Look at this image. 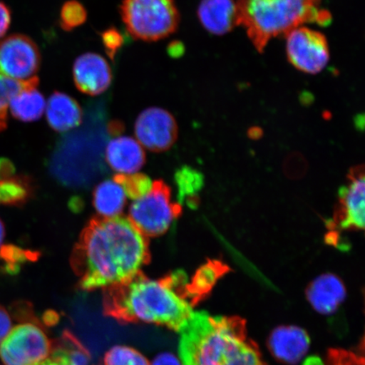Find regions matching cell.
<instances>
[{
    "instance_id": "484cf974",
    "label": "cell",
    "mask_w": 365,
    "mask_h": 365,
    "mask_svg": "<svg viewBox=\"0 0 365 365\" xmlns=\"http://www.w3.org/2000/svg\"><path fill=\"white\" fill-rule=\"evenodd\" d=\"M88 18V12L77 0H70L63 4L61 11L62 29L70 31L83 25Z\"/></svg>"
},
{
    "instance_id": "8fae6325",
    "label": "cell",
    "mask_w": 365,
    "mask_h": 365,
    "mask_svg": "<svg viewBox=\"0 0 365 365\" xmlns=\"http://www.w3.org/2000/svg\"><path fill=\"white\" fill-rule=\"evenodd\" d=\"M137 139L145 148L161 153L170 149L178 137V125L170 113L150 108L141 113L135 126Z\"/></svg>"
},
{
    "instance_id": "e0dca14e",
    "label": "cell",
    "mask_w": 365,
    "mask_h": 365,
    "mask_svg": "<svg viewBox=\"0 0 365 365\" xmlns=\"http://www.w3.org/2000/svg\"><path fill=\"white\" fill-rule=\"evenodd\" d=\"M46 115L48 125L54 130L66 132L79 126L82 121V110L78 103L66 93H53L49 98Z\"/></svg>"
},
{
    "instance_id": "5bb4252c",
    "label": "cell",
    "mask_w": 365,
    "mask_h": 365,
    "mask_svg": "<svg viewBox=\"0 0 365 365\" xmlns=\"http://www.w3.org/2000/svg\"><path fill=\"white\" fill-rule=\"evenodd\" d=\"M312 307L322 314H331L339 309L346 298V289L339 277L327 273L318 277L307 289Z\"/></svg>"
},
{
    "instance_id": "83f0119b",
    "label": "cell",
    "mask_w": 365,
    "mask_h": 365,
    "mask_svg": "<svg viewBox=\"0 0 365 365\" xmlns=\"http://www.w3.org/2000/svg\"><path fill=\"white\" fill-rule=\"evenodd\" d=\"M101 38L105 51H106L108 56L112 61H114L117 53L125 43L124 36L116 27H109V29L103 31Z\"/></svg>"
},
{
    "instance_id": "7402d4cb",
    "label": "cell",
    "mask_w": 365,
    "mask_h": 365,
    "mask_svg": "<svg viewBox=\"0 0 365 365\" xmlns=\"http://www.w3.org/2000/svg\"><path fill=\"white\" fill-rule=\"evenodd\" d=\"M175 182L181 202L186 200L190 207L199 203L198 192L203 187V175L192 168L184 166L176 172Z\"/></svg>"
},
{
    "instance_id": "d6a6232c",
    "label": "cell",
    "mask_w": 365,
    "mask_h": 365,
    "mask_svg": "<svg viewBox=\"0 0 365 365\" xmlns=\"http://www.w3.org/2000/svg\"><path fill=\"white\" fill-rule=\"evenodd\" d=\"M168 52L173 58L179 57L182 53V46L180 43H172L168 46Z\"/></svg>"
},
{
    "instance_id": "cb8c5ba5",
    "label": "cell",
    "mask_w": 365,
    "mask_h": 365,
    "mask_svg": "<svg viewBox=\"0 0 365 365\" xmlns=\"http://www.w3.org/2000/svg\"><path fill=\"white\" fill-rule=\"evenodd\" d=\"M113 180L120 185L128 197L137 200L148 194L152 189L153 182L150 178L141 173H131V175H117Z\"/></svg>"
},
{
    "instance_id": "9c48e42d",
    "label": "cell",
    "mask_w": 365,
    "mask_h": 365,
    "mask_svg": "<svg viewBox=\"0 0 365 365\" xmlns=\"http://www.w3.org/2000/svg\"><path fill=\"white\" fill-rule=\"evenodd\" d=\"M364 167L351 168L349 182L340 188L339 202L332 220L328 222L330 231H363L364 230Z\"/></svg>"
},
{
    "instance_id": "4dcf8cb0",
    "label": "cell",
    "mask_w": 365,
    "mask_h": 365,
    "mask_svg": "<svg viewBox=\"0 0 365 365\" xmlns=\"http://www.w3.org/2000/svg\"><path fill=\"white\" fill-rule=\"evenodd\" d=\"M11 22V13L6 4L0 2V38L6 34L10 29Z\"/></svg>"
},
{
    "instance_id": "f1b7e54d",
    "label": "cell",
    "mask_w": 365,
    "mask_h": 365,
    "mask_svg": "<svg viewBox=\"0 0 365 365\" xmlns=\"http://www.w3.org/2000/svg\"><path fill=\"white\" fill-rule=\"evenodd\" d=\"M294 166V168L286 172L287 175L298 179V178L301 177L298 170L302 173L303 175H304L305 171H307V162H305L304 158L301 156V155H293V156L287 158L285 163V168Z\"/></svg>"
},
{
    "instance_id": "52a82bcc",
    "label": "cell",
    "mask_w": 365,
    "mask_h": 365,
    "mask_svg": "<svg viewBox=\"0 0 365 365\" xmlns=\"http://www.w3.org/2000/svg\"><path fill=\"white\" fill-rule=\"evenodd\" d=\"M53 344L42 328L20 324L0 344V359L6 365H38L49 357Z\"/></svg>"
},
{
    "instance_id": "1f68e13d",
    "label": "cell",
    "mask_w": 365,
    "mask_h": 365,
    "mask_svg": "<svg viewBox=\"0 0 365 365\" xmlns=\"http://www.w3.org/2000/svg\"><path fill=\"white\" fill-rule=\"evenodd\" d=\"M150 365H182L180 360L170 353H163L154 359Z\"/></svg>"
},
{
    "instance_id": "2e32d148",
    "label": "cell",
    "mask_w": 365,
    "mask_h": 365,
    "mask_svg": "<svg viewBox=\"0 0 365 365\" xmlns=\"http://www.w3.org/2000/svg\"><path fill=\"white\" fill-rule=\"evenodd\" d=\"M106 160L113 170L123 175H131L144 165L145 155L138 141L131 137L121 136L108 143Z\"/></svg>"
},
{
    "instance_id": "8992f818",
    "label": "cell",
    "mask_w": 365,
    "mask_h": 365,
    "mask_svg": "<svg viewBox=\"0 0 365 365\" xmlns=\"http://www.w3.org/2000/svg\"><path fill=\"white\" fill-rule=\"evenodd\" d=\"M171 196V189L165 182H153L149 192L130 205L128 218L132 225L147 238L165 234L182 214L181 205L173 202Z\"/></svg>"
},
{
    "instance_id": "4316f807",
    "label": "cell",
    "mask_w": 365,
    "mask_h": 365,
    "mask_svg": "<svg viewBox=\"0 0 365 365\" xmlns=\"http://www.w3.org/2000/svg\"><path fill=\"white\" fill-rule=\"evenodd\" d=\"M324 365H364V358L359 353L340 349H332L328 352Z\"/></svg>"
},
{
    "instance_id": "7c38bea8",
    "label": "cell",
    "mask_w": 365,
    "mask_h": 365,
    "mask_svg": "<svg viewBox=\"0 0 365 365\" xmlns=\"http://www.w3.org/2000/svg\"><path fill=\"white\" fill-rule=\"evenodd\" d=\"M73 77L77 89L91 96L104 93L113 80L111 68L106 59L94 53L82 54L76 59Z\"/></svg>"
},
{
    "instance_id": "7a4b0ae2",
    "label": "cell",
    "mask_w": 365,
    "mask_h": 365,
    "mask_svg": "<svg viewBox=\"0 0 365 365\" xmlns=\"http://www.w3.org/2000/svg\"><path fill=\"white\" fill-rule=\"evenodd\" d=\"M182 271L150 279L140 271L130 279L103 289L104 316L118 322L147 323L180 332L193 314Z\"/></svg>"
},
{
    "instance_id": "5b68a950",
    "label": "cell",
    "mask_w": 365,
    "mask_h": 365,
    "mask_svg": "<svg viewBox=\"0 0 365 365\" xmlns=\"http://www.w3.org/2000/svg\"><path fill=\"white\" fill-rule=\"evenodd\" d=\"M120 13L129 34L145 42L175 33L180 20L175 0H123Z\"/></svg>"
},
{
    "instance_id": "ffe728a7",
    "label": "cell",
    "mask_w": 365,
    "mask_h": 365,
    "mask_svg": "<svg viewBox=\"0 0 365 365\" xmlns=\"http://www.w3.org/2000/svg\"><path fill=\"white\" fill-rule=\"evenodd\" d=\"M11 113L23 122H33L42 117L46 108L45 99L36 88L21 91L11 99Z\"/></svg>"
},
{
    "instance_id": "3957f363",
    "label": "cell",
    "mask_w": 365,
    "mask_h": 365,
    "mask_svg": "<svg viewBox=\"0 0 365 365\" xmlns=\"http://www.w3.org/2000/svg\"><path fill=\"white\" fill-rule=\"evenodd\" d=\"M180 333L182 365H267L243 318L194 312Z\"/></svg>"
},
{
    "instance_id": "d6986e66",
    "label": "cell",
    "mask_w": 365,
    "mask_h": 365,
    "mask_svg": "<svg viewBox=\"0 0 365 365\" xmlns=\"http://www.w3.org/2000/svg\"><path fill=\"white\" fill-rule=\"evenodd\" d=\"M93 203L101 217H115L120 216L124 210L126 195L118 182L114 180H106L96 188Z\"/></svg>"
},
{
    "instance_id": "603a6c76",
    "label": "cell",
    "mask_w": 365,
    "mask_h": 365,
    "mask_svg": "<svg viewBox=\"0 0 365 365\" xmlns=\"http://www.w3.org/2000/svg\"><path fill=\"white\" fill-rule=\"evenodd\" d=\"M31 193L30 182L25 178L11 177L0 180V205H21L27 202Z\"/></svg>"
},
{
    "instance_id": "ac0fdd59",
    "label": "cell",
    "mask_w": 365,
    "mask_h": 365,
    "mask_svg": "<svg viewBox=\"0 0 365 365\" xmlns=\"http://www.w3.org/2000/svg\"><path fill=\"white\" fill-rule=\"evenodd\" d=\"M230 271V267L220 259H208L203 264L186 285L187 293L193 307L207 298L217 281Z\"/></svg>"
},
{
    "instance_id": "44dd1931",
    "label": "cell",
    "mask_w": 365,
    "mask_h": 365,
    "mask_svg": "<svg viewBox=\"0 0 365 365\" xmlns=\"http://www.w3.org/2000/svg\"><path fill=\"white\" fill-rule=\"evenodd\" d=\"M89 362L88 351L83 346L62 337L53 344L49 357L38 365H89Z\"/></svg>"
},
{
    "instance_id": "6da1fadb",
    "label": "cell",
    "mask_w": 365,
    "mask_h": 365,
    "mask_svg": "<svg viewBox=\"0 0 365 365\" xmlns=\"http://www.w3.org/2000/svg\"><path fill=\"white\" fill-rule=\"evenodd\" d=\"M150 261L148 238L121 216L91 219L71 257L84 291L128 281Z\"/></svg>"
},
{
    "instance_id": "836d02e7",
    "label": "cell",
    "mask_w": 365,
    "mask_h": 365,
    "mask_svg": "<svg viewBox=\"0 0 365 365\" xmlns=\"http://www.w3.org/2000/svg\"><path fill=\"white\" fill-rule=\"evenodd\" d=\"M4 235H6V230H4L3 222L0 220V246L3 244Z\"/></svg>"
},
{
    "instance_id": "4fadbf2b",
    "label": "cell",
    "mask_w": 365,
    "mask_h": 365,
    "mask_svg": "<svg viewBox=\"0 0 365 365\" xmlns=\"http://www.w3.org/2000/svg\"><path fill=\"white\" fill-rule=\"evenodd\" d=\"M309 336L302 328L282 326L276 328L268 339V348L278 361L294 365L308 353Z\"/></svg>"
},
{
    "instance_id": "d4e9b609",
    "label": "cell",
    "mask_w": 365,
    "mask_h": 365,
    "mask_svg": "<svg viewBox=\"0 0 365 365\" xmlns=\"http://www.w3.org/2000/svg\"><path fill=\"white\" fill-rule=\"evenodd\" d=\"M104 365H150V363L139 351L127 346H115L105 354Z\"/></svg>"
},
{
    "instance_id": "30bf717a",
    "label": "cell",
    "mask_w": 365,
    "mask_h": 365,
    "mask_svg": "<svg viewBox=\"0 0 365 365\" xmlns=\"http://www.w3.org/2000/svg\"><path fill=\"white\" fill-rule=\"evenodd\" d=\"M41 53L38 45L29 36L11 35L0 42V75L26 81L38 73Z\"/></svg>"
},
{
    "instance_id": "277c9868",
    "label": "cell",
    "mask_w": 365,
    "mask_h": 365,
    "mask_svg": "<svg viewBox=\"0 0 365 365\" xmlns=\"http://www.w3.org/2000/svg\"><path fill=\"white\" fill-rule=\"evenodd\" d=\"M237 20L262 53L270 41L307 23L329 25L331 16L318 0H237Z\"/></svg>"
},
{
    "instance_id": "9a60e30c",
    "label": "cell",
    "mask_w": 365,
    "mask_h": 365,
    "mask_svg": "<svg viewBox=\"0 0 365 365\" xmlns=\"http://www.w3.org/2000/svg\"><path fill=\"white\" fill-rule=\"evenodd\" d=\"M197 15L204 29L214 35H225L238 25L235 0H202Z\"/></svg>"
},
{
    "instance_id": "f546056e",
    "label": "cell",
    "mask_w": 365,
    "mask_h": 365,
    "mask_svg": "<svg viewBox=\"0 0 365 365\" xmlns=\"http://www.w3.org/2000/svg\"><path fill=\"white\" fill-rule=\"evenodd\" d=\"M12 329V322L7 310L0 305V344Z\"/></svg>"
},
{
    "instance_id": "ba28073f",
    "label": "cell",
    "mask_w": 365,
    "mask_h": 365,
    "mask_svg": "<svg viewBox=\"0 0 365 365\" xmlns=\"http://www.w3.org/2000/svg\"><path fill=\"white\" fill-rule=\"evenodd\" d=\"M286 38L287 58L299 71L318 74L329 62V46L319 31L301 26L286 34Z\"/></svg>"
}]
</instances>
